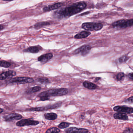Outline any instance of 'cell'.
<instances>
[{
	"label": "cell",
	"mask_w": 133,
	"mask_h": 133,
	"mask_svg": "<svg viewBox=\"0 0 133 133\" xmlns=\"http://www.w3.org/2000/svg\"><path fill=\"white\" fill-rule=\"evenodd\" d=\"M87 5V4L84 2L75 3L58 11L57 14L60 18H68L83 11Z\"/></svg>",
	"instance_id": "obj_1"
},
{
	"label": "cell",
	"mask_w": 133,
	"mask_h": 133,
	"mask_svg": "<svg viewBox=\"0 0 133 133\" xmlns=\"http://www.w3.org/2000/svg\"><path fill=\"white\" fill-rule=\"evenodd\" d=\"M68 92V89L65 88L50 89L40 93L37 97L39 98L40 100L45 101L50 100V97L64 96L67 94Z\"/></svg>",
	"instance_id": "obj_2"
},
{
	"label": "cell",
	"mask_w": 133,
	"mask_h": 133,
	"mask_svg": "<svg viewBox=\"0 0 133 133\" xmlns=\"http://www.w3.org/2000/svg\"><path fill=\"white\" fill-rule=\"evenodd\" d=\"M112 26L114 28H125L133 26V19L125 20L124 19L116 21L112 23Z\"/></svg>",
	"instance_id": "obj_3"
},
{
	"label": "cell",
	"mask_w": 133,
	"mask_h": 133,
	"mask_svg": "<svg viewBox=\"0 0 133 133\" xmlns=\"http://www.w3.org/2000/svg\"><path fill=\"white\" fill-rule=\"evenodd\" d=\"M82 28L88 31L100 30L102 29L103 26L102 23H84L82 25Z\"/></svg>",
	"instance_id": "obj_4"
},
{
	"label": "cell",
	"mask_w": 133,
	"mask_h": 133,
	"mask_svg": "<svg viewBox=\"0 0 133 133\" xmlns=\"http://www.w3.org/2000/svg\"><path fill=\"white\" fill-rule=\"evenodd\" d=\"M34 82V80L32 78L27 77H18L12 78L9 80L11 83H17L19 84L31 83Z\"/></svg>",
	"instance_id": "obj_5"
},
{
	"label": "cell",
	"mask_w": 133,
	"mask_h": 133,
	"mask_svg": "<svg viewBox=\"0 0 133 133\" xmlns=\"http://www.w3.org/2000/svg\"><path fill=\"white\" fill-rule=\"evenodd\" d=\"M39 122L38 121H35L31 119H23L18 121L16 123V125L19 127L25 126H36L39 124Z\"/></svg>",
	"instance_id": "obj_6"
},
{
	"label": "cell",
	"mask_w": 133,
	"mask_h": 133,
	"mask_svg": "<svg viewBox=\"0 0 133 133\" xmlns=\"http://www.w3.org/2000/svg\"><path fill=\"white\" fill-rule=\"evenodd\" d=\"M114 111L118 112L125 113V114H132L133 113V108L125 106H117L113 108Z\"/></svg>",
	"instance_id": "obj_7"
},
{
	"label": "cell",
	"mask_w": 133,
	"mask_h": 133,
	"mask_svg": "<svg viewBox=\"0 0 133 133\" xmlns=\"http://www.w3.org/2000/svg\"><path fill=\"white\" fill-rule=\"evenodd\" d=\"M23 117L21 115L17 113H13L5 116L4 117V120L6 122H10L15 120L22 119Z\"/></svg>",
	"instance_id": "obj_8"
},
{
	"label": "cell",
	"mask_w": 133,
	"mask_h": 133,
	"mask_svg": "<svg viewBox=\"0 0 133 133\" xmlns=\"http://www.w3.org/2000/svg\"><path fill=\"white\" fill-rule=\"evenodd\" d=\"M91 49V47L90 46L84 45L75 50L74 51V53L75 54H78L81 53L82 55L84 56L89 53Z\"/></svg>",
	"instance_id": "obj_9"
},
{
	"label": "cell",
	"mask_w": 133,
	"mask_h": 133,
	"mask_svg": "<svg viewBox=\"0 0 133 133\" xmlns=\"http://www.w3.org/2000/svg\"><path fill=\"white\" fill-rule=\"evenodd\" d=\"M66 133H88V130L84 128H77L76 127H70L65 130Z\"/></svg>",
	"instance_id": "obj_10"
},
{
	"label": "cell",
	"mask_w": 133,
	"mask_h": 133,
	"mask_svg": "<svg viewBox=\"0 0 133 133\" xmlns=\"http://www.w3.org/2000/svg\"><path fill=\"white\" fill-rule=\"evenodd\" d=\"M53 57V55L52 53H47V54L43 55L39 57L38 58V61L41 62V63H46L50 59H52Z\"/></svg>",
	"instance_id": "obj_11"
},
{
	"label": "cell",
	"mask_w": 133,
	"mask_h": 133,
	"mask_svg": "<svg viewBox=\"0 0 133 133\" xmlns=\"http://www.w3.org/2000/svg\"><path fill=\"white\" fill-rule=\"evenodd\" d=\"M16 73L13 71H8L0 74V80H4L9 77L15 75Z\"/></svg>",
	"instance_id": "obj_12"
},
{
	"label": "cell",
	"mask_w": 133,
	"mask_h": 133,
	"mask_svg": "<svg viewBox=\"0 0 133 133\" xmlns=\"http://www.w3.org/2000/svg\"><path fill=\"white\" fill-rule=\"evenodd\" d=\"M62 5L63 4L62 3H57L52 5L45 7L43 9L44 12L49 11H52V10L59 8L62 6Z\"/></svg>",
	"instance_id": "obj_13"
},
{
	"label": "cell",
	"mask_w": 133,
	"mask_h": 133,
	"mask_svg": "<svg viewBox=\"0 0 133 133\" xmlns=\"http://www.w3.org/2000/svg\"><path fill=\"white\" fill-rule=\"evenodd\" d=\"M62 104V102H58L51 105H48L46 106H44V111L51 109H56L61 107Z\"/></svg>",
	"instance_id": "obj_14"
},
{
	"label": "cell",
	"mask_w": 133,
	"mask_h": 133,
	"mask_svg": "<svg viewBox=\"0 0 133 133\" xmlns=\"http://www.w3.org/2000/svg\"><path fill=\"white\" fill-rule=\"evenodd\" d=\"M114 118L115 119H120L123 120H127L129 119L127 115L125 113H121V112H117L114 114Z\"/></svg>",
	"instance_id": "obj_15"
},
{
	"label": "cell",
	"mask_w": 133,
	"mask_h": 133,
	"mask_svg": "<svg viewBox=\"0 0 133 133\" xmlns=\"http://www.w3.org/2000/svg\"><path fill=\"white\" fill-rule=\"evenodd\" d=\"M91 33L89 31H83L76 34L74 36V37L76 39H82L86 38Z\"/></svg>",
	"instance_id": "obj_16"
},
{
	"label": "cell",
	"mask_w": 133,
	"mask_h": 133,
	"mask_svg": "<svg viewBox=\"0 0 133 133\" xmlns=\"http://www.w3.org/2000/svg\"><path fill=\"white\" fill-rule=\"evenodd\" d=\"M83 84L84 87L89 90H95L97 87V85H95L94 84L90 82H88V81H84L83 83Z\"/></svg>",
	"instance_id": "obj_17"
},
{
	"label": "cell",
	"mask_w": 133,
	"mask_h": 133,
	"mask_svg": "<svg viewBox=\"0 0 133 133\" xmlns=\"http://www.w3.org/2000/svg\"><path fill=\"white\" fill-rule=\"evenodd\" d=\"M44 118L46 119L49 120H54L57 118L58 116L56 113H46L44 114Z\"/></svg>",
	"instance_id": "obj_18"
},
{
	"label": "cell",
	"mask_w": 133,
	"mask_h": 133,
	"mask_svg": "<svg viewBox=\"0 0 133 133\" xmlns=\"http://www.w3.org/2000/svg\"><path fill=\"white\" fill-rule=\"evenodd\" d=\"M25 51L26 52H30L32 53H37L39 51V49L38 47L34 46V47H31L28 48L25 50Z\"/></svg>",
	"instance_id": "obj_19"
},
{
	"label": "cell",
	"mask_w": 133,
	"mask_h": 133,
	"mask_svg": "<svg viewBox=\"0 0 133 133\" xmlns=\"http://www.w3.org/2000/svg\"><path fill=\"white\" fill-rule=\"evenodd\" d=\"M41 90V88L40 87L35 86L28 90L27 93H36L40 91Z\"/></svg>",
	"instance_id": "obj_20"
},
{
	"label": "cell",
	"mask_w": 133,
	"mask_h": 133,
	"mask_svg": "<svg viewBox=\"0 0 133 133\" xmlns=\"http://www.w3.org/2000/svg\"><path fill=\"white\" fill-rule=\"evenodd\" d=\"M49 24H50V23L48 22H41L37 23L36 24H35L34 27L35 29H40L44 26H47Z\"/></svg>",
	"instance_id": "obj_21"
},
{
	"label": "cell",
	"mask_w": 133,
	"mask_h": 133,
	"mask_svg": "<svg viewBox=\"0 0 133 133\" xmlns=\"http://www.w3.org/2000/svg\"><path fill=\"white\" fill-rule=\"evenodd\" d=\"M61 130L57 127H54L48 129L46 131V133H59Z\"/></svg>",
	"instance_id": "obj_22"
},
{
	"label": "cell",
	"mask_w": 133,
	"mask_h": 133,
	"mask_svg": "<svg viewBox=\"0 0 133 133\" xmlns=\"http://www.w3.org/2000/svg\"><path fill=\"white\" fill-rule=\"evenodd\" d=\"M38 81L40 83L43 84H48L50 83V81L48 79L46 78H44V77L39 78L38 79Z\"/></svg>",
	"instance_id": "obj_23"
},
{
	"label": "cell",
	"mask_w": 133,
	"mask_h": 133,
	"mask_svg": "<svg viewBox=\"0 0 133 133\" xmlns=\"http://www.w3.org/2000/svg\"><path fill=\"white\" fill-rule=\"evenodd\" d=\"M11 64L10 62L5 61H0V66L4 68H8L11 66Z\"/></svg>",
	"instance_id": "obj_24"
},
{
	"label": "cell",
	"mask_w": 133,
	"mask_h": 133,
	"mask_svg": "<svg viewBox=\"0 0 133 133\" xmlns=\"http://www.w3.org/2000/svg\"><path fill=\"white\" fill-rule=\"evenodd\" d=\"M70 124V123H69L64 122H62L60 123L58 125V127L59 129H66V128L69 126Z\"/></svg>",
	"instance_id": "obj_25"
},
{
	"label": "cell",
	"mask_w": 133,
	"mask_h": 133,
	"mask_svg": "<svg viewBox=\"0 0 133 133\" xmlns=\"http://www.w3.org/2000/svg\"><path fill=\"white\" fill-rule=\"evenodd\" d=\"M129 58L127 55H123L119 59V61L120 63H123L129 60Z\"/></svg>",
	"instance_id": "obj_26"
},
{
	"label": "cell",
	"mask_w": 133,
	"mask_h": 133,
	"mask_svg": "<svg viewBox=\"0 0 133 133\" xmlns=\"http://www.w3.org/2000/svg\"><path fill=\"white\" fill-rule=\"evenodd\" d=\"M125 74L123 72H120L117 74L116 79L118 81H121L124 79Z\"/></svg>",
	"instance_id": "obj_27"
},
{
	"label": "cell",
	"mask_w": 133,
	"mask_h": 133,
	"mask_svg": "<svg viewBox=\"0 0 133 133\" xmlns=\"http://www.w3.org/2000/svg\"><path fill=\"white\" fill-rule=\"evenodd\" d=\"M126 103H129V104H132L133 103V97H130L129 98L127 99L125 101Z\"/></svg>",
	"instance_id": "obj_28"
},
{
	"label": "cell",
	"mask_w": 133,
	"mask_h": 133,
	"mask_svg": "<svg viewBox=\"0 0 133 133\" xmlns=\"http://www.w3.org/2000/svg\"><path fill=\"white\" fill-rule=\"evenodd\" d=\"M123 133H133V129L128 128L124 130Z\"/></svg>",
	"instance_id": "obj_29"
},
{
	"label": "cell",
	"mask_w": 133,
	"mask_h": 133,
	"mask_svg": "<svg viewBox=\"0 0 133 133\" xmlns=\"http://www.w3.org/2000/svg\"><path fill=\"white\" fill-rule=\"evenodd\" d=\"M128 77H129L130 79L133 80V73H129V75H128Z\"/></svg>",
	"instance_id": "obj_30"
},
{
	"label": "cell",
	"mask_w": 133,
	"mask_h": 133,
	"mask_svg": "<svg viewBox=\"0 0 133 133\" xmlns=\"http://www.w3.org/2000/svg\"><path fill=\"white\" fill-rule=\"evenodd\" d=\"M3 111H4V110H3V109H2L0 108V114L3 112Z\"/></svg>",
	"instance_id": "obj_31"
},
{
	"label": "cell",
	"mask_w": 133,
	"mask_h": 133,
	"mask_svg": "<svg viewBox=\"0 0 133 133\" xmlns=\"http://www.w3.org/2000/svg\"><path fill=\"white\" fill-rule=\"evenodd\" d=\"M3 26H2V25H0V30H2V29H3Z\"/></svg>",
	"instance_id": "obj_32"
},
{
	"label": "cell",
	"mask_w": 133,
	"mask_h": 133,
	"mask_svg": "<svg viewBox=\"0 0 133 133\" xmlns=\"http://www.w3.org/2000/svg\"></svg>",
	"instance_id": "obj_33"
}]
</instances>
